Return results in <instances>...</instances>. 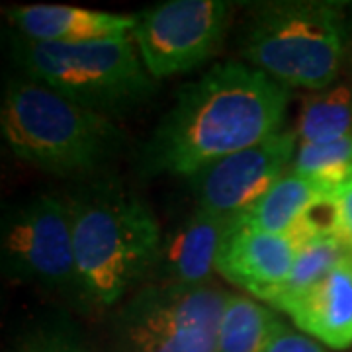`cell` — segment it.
<instances>
[{"instance_id": "obj_1", "label": "cell", "mask_w": 352, "mask_h": 352, "mask_svg": "<svg viewBox=\"0 0 352 352\" xmlns=\"http://www.w3.org/2000/svg\"><path fill=\"white\" fill-rule=\"evenodd\" d=\"M288 100V88L251 65H215L178 90L145 145V166L190 178L280 133Z\"/></svg>"}, {"instance_id": "obj_2", "label": "cell", "mask_w": 352, "mask_h": 352, "mask_svg": "<svg viewBox=\"0 0 352 352\" xmlns=\"http://www.w3.org/2000/svg\"><path fill=\"white\" fill-rule=\"evenodd\" d=\"M78 292L110 307L157 268L163 233L153 212L133 194L96 190L69 200Z\"/></svg>"}, {"instance_id": "obj_3", "label": "cell", "mask_w": 352, "mask_h": 352, "mask_svg": "<svg viewBox=\"0 0 352 352\" xmlns=\"http://www.w3.org/2000/svg\"><path fill=\"white\" fill-rule=\"evenodd\" d=\"M0 129L8 149L53 175L100 166L116 149L120 131L110 118L87 110L30 76L6 82Z\"/></svg>"}, {"instance_id": "obj_4", "label": "cell", "mask_w": 352, "mask_h": 352, "mask_svg": "<svg viewBox=\"0 0 352 352\" xmlns=\"http://www.w3.org/2000/svg\"><path fill=\"white\" fill-rule=\"evenodd\" d=\"M346 28L339 4L286 0L252 10L243 55L282 87L311 92L335 85L344 59Z\"/></svg>"}, {"instance_id": "obj_5", "label": "cell", "mask_w": 352, "mask_h": 352, "mask_svg": "<svg viewBox=\"0 0 352 352\" xmlns=\"http://www.w3.org/2000/svg\"><path fill=\"white\" fill-rule=\"evenodd\" d=\"M12 55L24 76L106 118L133 110L153 92L155 78L141 61L131 34L73 45L16 36Z\"/></svg>"}, {"instance_id": "obj_6", "label": "cell", "mask_w": 352, "mask_h": 352, "mask_svg": "<svg viewBox=\"0 0 352 352\" xmlns=\"http://www.w3.org/2000/svg\"><path fill=\"white\" fill-rule=\"evenodd\" d=\"M229 296L212 284L145 286L118 314L120 352H215Z\"/></svg>"}, {"instance_id": "obj_7", "label": "cell", "mask_w": 352, "mask_h": 352, "mask_svg": "<svg viewBox=\"0 0 352 352\" xmlns=\"http://www.w3.org/2000/svg\"><path fill=\"white\" fill-rule=\"evenodd\" d=\"M2 264L6 276L47 288L78 289L69 200L39 194L6 212Z\"/></svg>"}, {"instance_id": "obj_8", "label": "cell", "mask_w": 352, "mask_h": 352, "mask_svg": "<svg viewBox=\"0 0 352 352\" xmlns=\"http://www.w3.org/2000/svg\"><path fill=\"white\" fill-rule=\"evenodd\" d=\"M231 4L226 0H166L135 14L131 38L153 78L188 73L219 50Z\"/></svg>"}, {"instance_id": "obj_9", "label": "cell", "mask_w": 352, "mask_h": 352, "mask_svg": "<svg viewBox=\"0 0 352 352\" xmlns=\"http://www.w3.org/2000/svg\"><path fill=\"white\" fill-rule=\"evenodd\" d=\"M298 145L296 131H280L254 147L201 168L190 176L196 208L217 217L239 219L289 173Z\"/></svg>"}, {"instance_id": "obj_10", "label": "cell", "mask_w": 352, "mask_h": 352, "mask_svg": "<svg viewBox=\"0 0 352 352\" xmlns=\"http://www.w3.org/2000/svg\"><path fill=\"white\" fill-rule=\"evenodd\" d=\"M300 245L292 231L268 233L233 226L219 251L215 270L237 288L270 303L289 278Z\"/></svg>"}, {"instance_id": "obj_11", "label": "cell", "mask_w": 352, "mask_h": 352, "mask_svg": "<svg viewBox=\"0 0 352 352\" xmlns=\"http://www.w3.org/2000/svg\"><path fill=\"white\" fill-rule=\"evenodd\" d=\"M235 226L233 219L194 210L163 241L159 270L161 284L204 286L210 284L217 256Z\"/></svg>"}, {"instance_id": "obj_12", "label": "cell", "mask_w": 352, "mask_h": 352, "mask_svg": "<svg viewBox=\"0 0 352 352\" xmlns=\"http://www.w3.org/2000/svg\"><path fill=\"white\" fill-rule=\"evenodd\" d=\"M18 36L38 43H87L129 36L135 16L102 12L65 4H28L8 12Z\"/></svg>"}, {"instance_id": "obj_13", "label": "cell", "mask_w": 352, "mask_h": 352, "mask_svg": "<svg viewBox=\"0 0 352 352\" xmlns=\"http://www.w3.org/2000/svg\"><path fill=\"white\" fill-rule=\"evenodd\" d=\"M282 311L292 317L303 335L327 349H349L352 344V254Z\"/></svg>"}, {"instance_id": "obj_14", "label": "cell", "mask_w": 352, "mask_h": 352, "mask_svg": "<svg viewBox=\"0 0 352 352\" xmlns=\"http://www.w3.org/2000/svg\"><path fill=\"white\" fill-rule=\"evenodd\" d=\"M333 194L335 192L325 186L289 170L239 219H235V226L268 233H288L314 206Z\"/></svg>"}, {"instance_id": "obj_15", "label": "cell", "mask_w": 352, "mask_h": 352, "mask_svg": "<svg viewBox=\"0 0 352 352\" xmlns=\"http://www.w3.org/2000/svg\"><path fill=\"white\" fill-rule=\"evenodd\" d=\"M302 143H333L352 135V87L331 85L303 98L296 124Z\"/></svg>"}, {"instance_id": "obj_16", "label": "cell", "mask_w": 352, "mask_h": 352, "mask_svg": "<svg viewBox=\"0 0 352 352\" xmlns=\"http://www.w3.org/2000/svg\"><path fill=\"white\" fill-rule=\"evenodd\" d=\"M280 325L282 321L266 305L231 294L219 321L215 352H264Z\"/></svg>"}, {"instance_id": "obj_17", "label": "cell", "mask_w": 352, "mask_h": 352, "mask_svg": "<svg viewBox=\"0 0 352 352\" xmlns=\"http://www.w3.org/2000/svg\"><path fill=\"white\" fill-rule=\"evenodd\" d=\"M351 254V249L337 233H321L303 241L289 278L270 305L282 311L288 303L296 302L305 292L314 288L315 284H319L337 264L342 263Z\"/></svg>"}, {"instance_id": "obj_18", "label": "cell", "mask_w": 352, "mask_h": 352, "mask_svg": "<svg viewBox=\"0 0 352 352\" xmlns=\"http://www.w3.org/2000/svg\"><path fill=\"white\" fill-rule=\"evenodd\" d=\"M292 173L302 175L331 192L352 182V135L333 143H302L292 163Z\"/></svg>"}, {"instance_id": "obj_19", "label": "cell", "mask_w": 352, "mask_h": 352, "mask_svg": "<svg viewBox=\"0 0 352 352\" xmlns=\"http://www.w3.org/2000/svg\"><path fill=\"white\" fill-rule=\"evenodd\" d=\"M16 352H87L71 329L47 325L25 335Z\"/></svg>"}, {"instance_id": "obj_20", "label": "cell", "mask_w": 352, "mask_h": 352, "mask_svg": "<svg viewBox=\"0 0 352 352\" xmlns=\"http://www.w3.org/2000/svg\"><path fill=\"white\" fill-rule=\"evenodd\" d=\"M264 352H329L325 344H321L319 340L311 339L303 333H296L284 323L280 325L276 335L268 342Z\"/></svg>"}, {"instance_id": "obj_21", "label": "cell", "mask_w": 352, "mask_h": 352, "mask_svg": "<svg viewBox=\"0 0 352 352\" xmlns=\"http://www.w3.org/2000/svg\"><path fill=\"white\" fill-rule=\"evenodd\" d=\"M335 212H337V235L346 243L352 252V182L335 192Z\"/></svg>"}]
</instances>
